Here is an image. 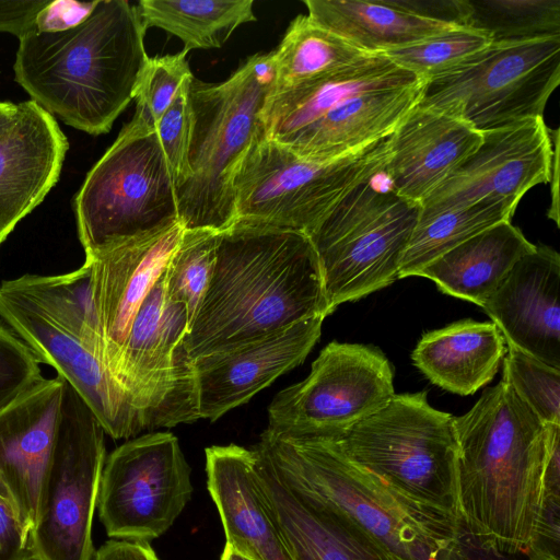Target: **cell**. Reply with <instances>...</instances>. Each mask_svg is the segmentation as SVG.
Here are the masks:
<instances>
[{"label":"cell","mask_w":560,"mask_h":560,"mask_svg":"<svg viewBox=\"0 0 560 560\" xmlns=\"http://www.w3.org/2000/svg\"><path fill=\"white\" fill-rule=\"evenodd\" d=\"M454 513L506 553L559 551L560 424H545L503 378L453 417Z\"/></svg>","instance_id":"1"},{"label":"cell","mask_w":560,"mask_h":560,"mask_svg":"<svg viewBox=\"0 0 560 560\" xmlns=\"http://www.w3.org/2000/svg\"><path fill=\"white\" fill-rule=\"evenodd\" d=\"M327 315L318 256L306 234L234 223L220 232L185 345L194 360Z\"/></svg>","instance_id":"2"},{"label":"cell","mask_w":560,"mask_h":560,"mask_svg":"<svg viewBox=\"0 0 560 560\" xmlns=\"http://www.w3.org/2000/svg\"><path fill=\"white\" fill-rule=\"evenodd\" d=\"M138 8L96 0L90 15L61 32L19 36L15 81L43 109L90 135L106 133L132 98L148 63Z\"/></svg>","instance_id":"3"},{"label":"cell","mask_w":560,"mask_h":560,"mask_svg":"<svg viewBox=\"0 0 560 560\" xmlns=\"http://www.w3.org/2000/svg\"><path fill=\"white\" fill-rule=\"evenodd\" d=\"M423 84L384 54H370L270 92L260 113L264 136L301 158L336 160L390 136L419 103Z\"/></svg>","instance_id":"4"},{"label":"cell","mask_w":560,"mask_h":560,"mask_svg":"<svg viewBox=\"0 0 560 560\" xmlns=\"http://www.w3.org/2000/svg\"><path fill=\"white\" fill-rule=\"evenodd\" d=\"M254 451L289 490L345 511L396 560H446L456 541L455 515L399 494L348 457L335 440L289 438L265 430Z\"/></svg>","instance_id":"5"},{"label":"cell","mask_w":560,"mask_h":560,"mask_svg":"<svg viewBox=\"0 0 560 560\" xmlns=\"http://www.w3.org/2000/svg\"><path fill=\"white\" fill-rule=\"evenodd\" d=\"M273 80L271 52L249 57L221 83L191 79L188 98L194 125L188 176L176 188L179 222L185 230L222 232L235 223L233 176L262 131L260 113Z\"/></svg>","instance_id":"6"},{"label":"cell","mask_w":560,"mask_h":560,"mask_svg":"<svg viewBox=\"0 0 560 560\" xmlns=\"http://www.w3.org/2000/svg\"><path fill=\"white\" fill-rule=\"evenodd\" d=\"M387 138L330 161L301 158L268 140H253L233 180L235 223L310 235L354 186L384 170Z\"/></svg>","instance_id":"7"},{"label":"cell","mask_w":560,"mask_h":560,"mask_svg":"<svg viewBox=\"0 0 560 560\" xmlns=\"http://www.w3.org/2000/svg\"><path fill=\"white\" fill-rule=\"evenodd\" d=\"M381 173L354 186L307 235L318 256L329 314L398 279L420 205L399 196L388 182L375 185Z\"/></svg>","instance_id":"8"},{"label":"cell","mask_w":560,"mask_h":560,"mask_svg":"<svg viewBox=\"0 0 560 560\" xmlns=\"http://www.w3.org/2000/svg\"><path fill=\"white\" fill-rule=\"evenodd\" d=\"M73 210L85 255L177 224L176 182L156 130L126 125L88 173Z\"/></svg>","instance_id":"9"},{"label":"cell","mask_w":560,"mask_h":560,"mask_svg":"<svg viewBox=\"0 0 560 560\" xmlns=\"http://www.w3.org/2000/svg\"><path fill=\"white\" fill-rule=\"evenodd\" d=\"M427 392L394 395L335 440L355 463L411 501L455 515L457 444L453 416L433 408Z\"/></svg>","instance_id":"10"},{"label":"cell","mask_w":560,"mask_h":560,"mask_svg":"<svg viewBox=\"0 0 560 560\" xmlns=\"http://www.w3.org/2000/svg\"><path fill=\"white\" fill-rule=\"evenodd\" d=\"M560 82V36L491 43L424 81L420 105L456 116L485 132L544 118Z\"/></svg>","instance_id":"11"},{"label":"cell","mask_w":560,"mask_h":560,"mask_svg":"<svg viewBox=\"0 0 560 560\" xmlns=\"http://www.w3.org/2000/svg\"><path fill=\"white\" fill-rule=\"evenodd\" d=\"M105 430L65 382L57 439L38 518L30 536L37 560H92V525L106 460Z\"/></svg>","instance_id":"12"},{"label":"cell","mask_w":560,"mask_h":560,"mask_svg":"<svg viewBox=\"0 0 560 560\" xmlns=\"http://www.w3.org/2000/svg\"><path fill=\"white\" fill-rule=\"evenodd\" d=\"M394 395L393 368L378 348L332 341L306 378L275 396L266 430L289 438L339 440Z\"/></svg>","instance_id":"13"},{"label":"cell","mask_w":560,"mask_h":560,"mask_svg":"<svg viewBox=\"0 0 560 560\" xmlns=\"http://www.w3.org/2000/svg\"><path fill=\"white\" fill-rule=\"evenodd\" d=\"M188 326L186 306L166 299L163 271L138 310L114 373L144 430L200 419L194 360L185 345Z\"/></svg>","instance_id":"14"},{"label":"cell","mask_w":560,"mask_h":560,"mask_svg":"<svg viewBox=\"0 0 560 560\" xmlns=\"http://www.w3.org/2000/svg\"><path fill=\"white\" fill-rule=\"evenodd\" d=\"M191 492L190 468L177 438L149 433L106 458L96 508L108 537L149 542L174 524Z\"/></svg>","instance_id":"15"},{"label":"cell","mask_w":560,"mask_h":560,"mask_svg":"<svg viewBox=\"0 0 560 560\" xmlns=\"http://www.w3.org/2000/svg\"><path fill=\"white\" fill-rule=\"evenodd\" d=\"M0 316L40 363L52 366L82 397L106 434L128 439L144 430L140 412L108 369L16 278L0 283Z\"/></svg>","instance_id":"16"},{"label":"cell","mask_w":560,"mask_h":560,"mask_svg":"<svg viewBox=\"0 0 560 560\" xmlns=\"http://www.w3.org/2000/svg\"><path fill=\"white\" fill-rule=\"evenodd\" d=\"M544 118L482 132L478 148L420 205L419 218L499 199L517 207L533 187L551 179L552 142Z\"/></svg>","instance_id":"17"},{"label":"cell","mask_w":560,"mask_h":560,"mask_svg":"<svg viewBox=\"0 0 560 560\" xmlns=\"http://www.w3.org/2000/svg\"><path fill=\"white\" fill-rule=\"evenodd\" d=\"M65 381L46 378L0 412V499L30 536L52 456Z\"/></svg>","instance_id":"18"},{"label":"cell","mask_w":560,"mask_h":560,"mask_svg":"<svg viewBox=\"0 0 560 560\" xmlns=\"http://www.w3.org/2000/svg\"><path fill=\"white\" fill-rule=\"evenodd\" d=\"M323 320L322 316L312 317L235 348L195 358L199 417L219 419L301 364L319 339Z\"/></svg>","instance_id":"19"},{"label":"cell","mask_w":560,"mask_h":560,"mask_svg":"<svg viewBox=\"0 0 560 560\" xmlns=\"http://www.w3.org/2000/svg\"><path fill=\"white\" fill-rule=\"evenodd\" d=\"M183 232L178 222L85 255L106 366L113 376L138 310L164 271Z\"/></svg>","instance_id":"20"},{"label":"cell","mask_w":560,"mask_h":560,"mask_svg":"<svg viewBox=\"0 0 560 560\" xmlns=\"http://www.w3.org/2000/svg\"><path fill=\"white\" fill-rule=\"evenodd\" d=\"M560 255L536 245L482 306L506 345L560 370Z\"/></svg>","instance_id":"21"},{"label":"cell","mask_w":560,"mask_h":560,"mask_svg":"<svg viewBox=\"0 0 560 560\" xmlns=\"http://www.w3.org/2000/svg\"><path fill=\"white\" fill-rule=\"evenodd\" d=\"M481 140L465 120L418 103L387 138L384 176L399 196L421 205Z\"/></svg>","instance_id":"22"},{"label":"cell","mask_w":560,"mask_h":560,"mask_svg":"<svg viewBox=\"0 0 560 560\" xmlns=\"http://www.w3.org/2000/svg\"><path fill=\"white\" fill-rule=\"evenodd\" d=\"M68 148L54 116L31 100L18 104L0 132V244L55 186Z\"/></svg>","instance_id":"23"},{"label":"cell","mask_w":560,"mask_h":560,"mask_svg":"<svg viewBox=\"0 0 560 560\" xmlns=\"http://www.w3.org/2000/svg\"><path fill=\"white\" fill-rule=\"evenodd\" d=\"M256 458L264 498L293 560H396L348 513L292 492L257 453Z\"/></svg>","instance_id":"24"},{"label":"cell","mask_w":560,"mask_h":560,"mask_svg":"<svg viewBox=\"0 0 560 560\" xmlns=\"http://www.w3.org/2000/svg\"><path fill=\"white\" fill-rule=\"evenodd\" d=\"M206 471L226 544L252 560H293L264 498L255 451L235 444L210 446Z\"/></svg>","instance_id":"25"},{"label":"cell","mask_w":560,"mask_h":560,"mask_svg":"<svg viewBox=\"0 0 560 560\" xmlns=\"http://www.w3.org/2000/svg\"><path fill=\"white\" fill-rule=\"evenodd\" d=\"M505 352L494 323L463 319L423 334L411 358L433 384L467 396L492 381Z\"/></svg>","instance_id":"26"},{"label":"cell","mask_w":560,"mask_h":560,"mask_svg":"<svg viewBox=\"0 0 560 560\" xmlns=\"http://www.w3.org/2000/svg\"><path fill=\"white\" fill-rule=\"evenodd\" d=\"M530 243L511 221L498 223L446 252L419 273L443 293L483 306Z\"/></svg>","instance_id":"27"},{"label":"cell","mask_w":560,"mask_h":560,"mask_svg":"<svg viewBox=\"0 0 560 560\" xmlns=\"http://www.w3.org/2000/svg\"><path fill=\"white\" fill-rule=\"evenodd\" d=\"M307 16L368 54L406 47L457 24L420 15L401 1L304 0Z\"/></svg>","instance_id":"28"},{"label":"cell","mask_w":560,"mask_h":560,"mask_svg":"<svg viewBox=\"0 0 560 560\" xmlns=\"http://www.w3.org/2000/svg\"><path fill=\"white\" fill-rule=\"evenodd\" d=\"M253 0H141L143 25L182 39L185 51L219 48L242 24L256 21Z\"/></svg>","instance_id":"29"},{"label":"cell","mask_w":560,"mask_h":560,"mask_svg":"<svg viewBox=\"0 0 560 560\" xmlns=\"http://www.w3.org/2000/svg\"><path fill=\"white\" fill-rule=\"evenodd\" d=\"M271 55L275 80L270 92H279L339 70L370 54L300 14Z\"/></svg>","instance_id":"30"},{"label":"cell","mask_w":560,"mask_h":560,"mask_svg":"<svg viewBox=\"0 0 560 560\" xmlns=\"http://www.w3.org/2000/svg\"><path fill=\"white\" fill-rule=\"evenodd\" d=\"M516 206L506 200L485 199L418 218L404 253L398 279L418 273L430 262L480 232L504 221H511Z\"/></svg>","instance_id":"31"},{"label":"cell","mask_w":560,"mask_h":560,"mask_svg":"<svg viewBox=\"0 0 560 560\" xmlns=\"http://www.w3.org/2000/svg\"><path fill=\"white\" fill-rule=\"evenodd\" d=\"M16 279L106 366L105 342L93 298L91 268L86 261L68 273H26Z\"/></svg>","instance_id":"32"},{"label":"cell","mask_w":560,"mask_h":560,"mask_svg":"<svg viewBox=\"0 0 560 560\" xmlns=\"http://www.w3.org/2000/svg\"><path fill=\"white\" fill-rule=\"evenodd\" d=\"M464 26L486 33L491 43L560 36L559 0H463Z\"/></svg>","instance_id":"33"},{"label":"cell","mask_w":560,"mask_h":560,"mask_svg":"<svg viewBox=\"0 0 560 560\" xmlns=\"http://www.w3.org/2000/svg\"><path fill=\"white\" fill-rule=\"evenodd\" d=\"M220 232L185 230L164 270L166 299L184 304L189 324L210 283Z\"/></svg>","instance_id":"34"},{"label":"cell","mask_w":560,"mask_h":560,"mask_svg":"<svg viewBox=\"0 0 560 560\" xmlns=\"http://www.w3.org/2000/svg\"><path fill=\"white\" fill-rule=\"evenodd\" d=\"M491 44L489 36L476 28L457 25L416 44L384 55L400 68L427 81L460 63Z\"/></svg>","instance_id":"35"},{"label":"cell","mask_w":560,"mask_h":560,"mask_svg":"<svg viewBox=\"0 0 560 560\" xmlns=\"http://www.w3.org/2000/svg\"><path fill=\"white\" fill-rule=\"evenodd\" d=\"M502 378L542 423L560 424V370L506 345Z\"/></svg>","instance_id":"36"},{"label":"cell","mask_w":560,"mask_h":560,"mask_svg":"<svg viewBox=\"0 0 560 560\" xmlns=\"http://www.w3.org/2000/svg\"><path fill=\"white\" fill-rule=\"evenodd\" d=\"M191 77L185 50L149 58L136 90L137 107L130 124L147 131H155L159 120L185 81Z\"/></svg>","instance_id":"37"},{"label":"cell","mask_w":560,"mask_h":560,"mask_svg":"<svg viewBox=\"0 0 560 560\" xmlns=\"http://www.w3.org/2000/svg\"><path fill=\"white\" fill-rule=\"evenodd\" d=\"M39 364L31 348L0 324V412L46 380Z\"/></svg>","instance_id":"38"},{"label":"cell","mask_w":560,"mask_h":560,"mask_svg":"<svg viewBox=\"0 0 560 560\" xmlns=\"http://www.w3.org/2000/svg\"><path fill=\"white\" fill-rule=\"evenodd\" d=\"M192 78L194 75L185 81L155 128L161 147L173 172L176 188L188 176L187 156L194 125L188 89Z\"/></svg>","instance_id":"39"},{"label":"cell","mask_w":560,"mask_h":560,"mask_svg":"<svg viewBox=\"0 0 560 560\" xmlns=\"http://www.w3.org/2000/svg\"><path fill=\"white\" fill-rule=\"evenodd\" d=\"M446 560H560L559 552L538 546L524 553H506L458 525L456 541Z\"/></svg>","instance_id":"40"},{"label":"cell","mask_w":560,"mask_h":560,"mask_svg":"<svg viewBox=\"0 0 560 560\" xmlns=\"http://www.w3.org/2000/svg\"><path fill=\"white\" fill-rule=\"evenodd\" d=\"M95 4L96 1L50 0L35 15L33 28L47 33L72 28L90 15Z\"/></svg>","instance_id":"41"},{"label":"cell","mask_w":560,"mask_h":560,"mask_svg":"<svg viewBox=\"0 0 560 560\" xmlns=\"http://www.w3.org/2000/svg\"><path fill=\"white\" fill-rule=\"evenodd\" d=\"M30 539L10 506L0 499V560L31 557Z\"/></svg>","instance_id":"42"},{"label":"cell","mask_w":560,"mask_h":560,"mask_svg":"<svg viewBox=\"0 0 560 560\" xmlns=\"http://www.w3.org/2000/svg\"><path fill=\"white\" fill-rule=\"evenodd\" d=\"M50 0H0V32L21 36L33 30L37 12Z\"/></svg>","instance_id":"43"},{"label":"cell","mask_w":560,"mask_h":560,"mask_svg":"<svg viewBox=\"0 0 560 560\" xmlns=\"http://www.w3.org/2000/svg\"><path fill=\"white\" fill-rule=\"evenodd\" d=\"M94 560H160L149 542L109 540L95 552Z\"/></svg>","instance_id":"44"},{"label":"cell","mask_w":560,"mask_h":560,"mask_svg":"<svg viewBox=\"0 0 560 560\" xmlns=\"http://www.w3.org/2000/svg\"><path fill=\"white\" fill-rule=\"evenodd\" d=\"M550 139L552 142L553 155H552V166H551V206L548 211V217L552 219L557 225H559V203H558V149H559V130L548 129Z\"/></svg>","instance_id":"45"},{"label":"cell","mask_w":560,"mask_h":560,"mask_svg":"<svg viewBox=\"0 0 560 560\" xmlns=\"http://www.w3.org/2000/svg\"><path fill=\"white\" fill-rule=\"evenodd\" d=\"M18 104L0 102V132L4 130L14 119Z\"/></svg>","instance_id":"46"},{"label":"cell","mask_w":560,"mask_h":560,"mask_svg":"<svg viewBox=\"0 0 560 560\" xmlns=\"http://www.w3.org/2000/svg\"><path fill=\"white\" fill-rule=\"evenodd\" d=\"M220 560H252L225 544Z\"/></svg>","instance_id":"47"},{"label":"cell","mask_w":560,"mask_h":560,"mask_svg":"<svg viewBox=\"0 0 560 560\" xmlns=\"http://www.w3.org/2000/svg\"><path fill=\"white\" fill-rule=\"evenodd\" d=\"M25 560H37V559L31 556V557H28V558H27V559H25Z\"/></svg>","instance_id":"48"},{"label":"cell","mask_w":560,"mask_h":560,"mask_svg":"<svg viewBox=\"0 0 560 560\" xmlns=\"http://www.w3.org/2000/svg\"><path fill=\"white\" fill-rule=\"evenodd\" d=\"M1 245V244H0Z\"/></svg>","instance_id":"49"}]
</instances>
